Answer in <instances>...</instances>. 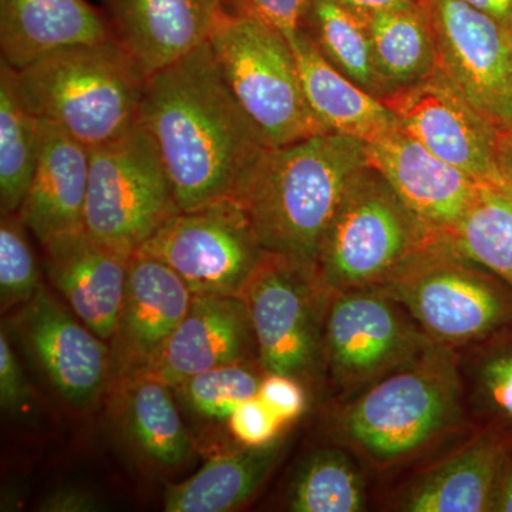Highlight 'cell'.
<instances>
[{
  "label": "cell",
  "mask_w": 512,
  "mask_h": 512,
  "mask_svg": "<svg viewBox=\"0 0 512 512\" xmlns=\"http://www.w3.org/2000/svg\"><path fill=\"white\" fill-rule=\"evenodd\" d=\"M140 123L160 151L181 210L232 197L269 147L208 42L148 76Z\"/></svg>",
  "instance_id": "obj_1"
},
{
  "label": "cell",
  "mask_w": 512,
  "mask_h": 512,
  "mask_svg": "<svg viewBox=\"0 0 512 512\" xmlns=\"http://www.w3.org/2000/svg\"><path fill=\"white\" fill-rule=\"evenodd\" d=\"M367 164L365 141L320 133L266 148L231 198L247 212L265 252L315 276L320 244L343 192Z\"/></svg>",
  "instance_id": "obj_2"
},
{
  "label": "cell",
  "mask_w": 512,
  "mask_h": 512,
  "mask_svg": "<svg viewBox=\"0 0 512 512\" xmlns=\"http://www.w3.org/2000/svg\"><path fill=\"white\" fill-rule=\"evenodd\" d=\"M18 79L35 116L93 148L123 136L140 121L148 74L111 39L49 53L19 69Z\"/></svg>",
  "instance_id": "obj_3"
},
{
  "label": "cell",
  "mask_w": 512,
  "mask_h": 512,
  "mask_svg": "<svg viewBox=\"0 0 512 512\" xmlns=\"http://www.w3.org/2000/svg\"><path fill=\"white\" fill-rule=\"evenodd\" d=\"M444 237L367 164L350 178L326 229L315 264L316 282L330 296L377 291Z\"/></svg>",
  "instance_id": "obj_4"
},
{
  "label": "cell",
  "mask_w": 512,
  "mask_h": 512,
  "mask_svg": "<svg viewBox=\"0 0 512 512\" xmlns=\"http://www.w3.org/2000/svg\"><path fill=\"white\" fill-rule=\"evenodd\" d=\"M460 412V379L450 353L434 346L384 375L348 407L340 429L379 466L412 456L451 427Z\"/></svg>",
  "instance_id": "obj_5"
},
{
  "label": "cell",
  "mask_w": 512,
  "mask_h": 512,
  "mask_svg": "<svg viewBox=\"0 0 512 512\" xmlns=\"http://www.w3.org/2000/svg\"><path fill=\"white\" fill-rule=\"evenodd\" d=\"M207 42L229 90L269 147L326 133L306 101L295 53L282 33L220 10Z\"/></svg>",
  "instance_id": "obj_6"
},
{
  "label": "cell",
  "mask_w": 512,
  "mask_h": 512,
  "mask_svg": "<svg viewBox=\"0 0 512 512\" xmlns=\"http://www.w3.org/2000/svg\"><path fill=\"white\" fill-rule=\"evenodd\" d=\"M377 291L396 299L440 346L476 345L512 325L510 286L447 235Z\"/></svg>",
  "instance_id": "obj_7"
},
{
  "label": "cell",
  "mask_w": 512,
  "mask_h": 512,
  "mask_svg": "<svg viewBox=\"0 0 512 512\" xmlns=\"http://www.w3.org/2000/svg\"><path fill=\"white\" fill-rule=\"evenodd\" d=\"M178 211L163 158L140 121L90 148L83 227L94 239L131 258Z\"/></svg>",
  "instance_id": "obj_8"
},
{
  "label": "cell",
  "mask_w": 512,
  "mask_h": 512,
  "mask_svg": "<svg viewBox=\"0 0 512 512\" xmlns=\"http://www.w3.org/2000/svg\"><path fill=\"white\" fill-rule=\"evenodd\" d=\"M136 254L170 266L194 296H244L266 252L247 212L227 197L178 211Z\"/></svg>",
  "instance_id": "obj_9"
},
{
  "label": "cell",
  "mask_w": 512,
  "mask_h": 512,
  "mask_svg": "<svg viewBox=\"0 0 512 512\" xmlns=\"http://www.w3.org/2000/svg\"><path fill=\"white\" fill-rule=\"evenodd\" d=\"M329 298L311 272L266 252L244 292L261 370L301 382L318 369Z\"/></svg>",
  "instance_id": "obj_10"
},
{
  "label": "cell",
  "mask_w": 512,
  "mask_h": 512,
  "mask_svg": "<svg viewBox=\"0 0 512 512\" xmlns=\"http://www.w3.org/2000/svg\"><path fill=\"white\" fill-rule=\"evenodd\" d=\"M436 345L386 293L363 289L335 293L330 299L323 359L343 389L375 382Z\"/></svg>",
  "instance_id": "obj_11"
},
{
  "label": "cell",
  "mask_w": 512,
  "mask_h": 512,
  "mask_svg": "<svg viewBox=\"0 0 512 512\" xmlns=\"http://www.w3.org/2000/svg\"><path fill=\"white\" fill-rule=\"evenodd\" d=\"M437 69L498 131L512 128V40L466 0H419Z\"/></svg>",
  "instance_id": "obj_12"
},
{
  "label": "cell",
  "mask_w": 512,
  "mask_h": 512,
  "mask_svg": "<svg viewBox=\"0 0 512 512\" xmlns=\"http://www.w3.org/2000/svg\"><path fill=\"white\" fill-rule=\"evenodd\" d=\"M382 101L434 156L480 183H504L495 160L497 128L439 69Z\"/></svg>",
  "instance_id": "obj_13"
},
{
  "label": "cell",
  "mask_w": 512,
  "mask_h": 512,
  "mask_svg": "<svg viewBox=\"0 0 512 512\" xmlns=\"http://www.w3.org/2000/svg\"><path fill=\"white\" fill-rule=\"evenodd\" d=\"M12 325L23 348L67 403L86 409L99 402L111 379L109 345L45 285L22 305Z\"/></svg>",
  "instance_id": "obj_14"
},
{
  "label": "cell",
  "mask_w": 512,
  "mask_h": 512,
  "mask_svg": "<svg viewBox=\"0 0 512 512\" xmlns=\"http://www.w3.org/2000/svg\"><path fill=\"white\" fill-rule=\"evenodd\" d=\"M192 293L170 266L134 254L128 264L126 293L110 339V383L144 375L187 315Z\"/></svg>",
  "instance_id": "obj_15"
},
{
  "label": "cell",
  "mask_w": 512,
  "mask_h": 512,
  "mask_svg": "<svg viewBox=\"0 0 512 512\" xmlns=\"http://www.w3.org/2000/svg\"><path fill=\"white\" fill-rule=\"evenodd\" d=\"M366 154L410 210L444 235L464 217L480 184L434 156L400 124L367 141Z\"/></svg>",
  "instance_id": "obj_16"
},
{
  "label": "cell",
  "mask_w": 512,
  "mask_h": 512,
  "mask_svg": "<svg viewBox=\"0 0 512 512\" xmlns=\"http://www.w3.org/2000/svg\"><path fill=\"white\" fill-rule=\"evenodd\" d=\"M255 359L258 346L244 296H192L187 315L141 376L173 387L214 367Z\"/></svg>",
  "instance_id": "obj_17"
},
{
  "label": "cell",
  "mask_w": 512,
  "mask_h": 512,
  "mask_svg": "<svg viewBox=\"0 0 512 512\" xmlns=\"http://www.w3.org/2000/svg\"><path fill=\"white\" fill-rule=\"evenodd\" d=\"M42 248L50 284L87 328L110 342L123 306L131 258L101 244L84 227L62 232Z\"/></svg>",
  "instance_id": "obj_18"
},
{
  "label": "cell",
  "mask_w": 512,
  "mask_h": 512,
  "mask_svg": "<svg viewBox=\"0 0 512 512\" xmlns=\"http://www.w3.org/2000/svg\"><path fill=\"white\" fill-rule=\"evenodd\" d=\"M114 37L148 76L207 42L220 0H100Z\"/></svg>",
  "instance_id": "obj_19"
},
{
  "label": "cell",
  "mask_w": 512,
  "mask_h": 512,
  "mask_svg": "<svg viewBox=\"0 0 512 512\" xmlns=\"http://www.w3.org/2000/svg\"><path fill=\"white\" fill-rule=\"evenodd\" d=\"M89 173L90 148L52 121L40 120L35 174L16 212L40 245L83 228Z\"/></svg>",
  "instance_id": "obj_20"
},
{
  "label": "cell",
  "mask_w": 512,
  "mask_h": 512,
  "mask_svg": "<svg viewBox=\"0 0 512 512\" xmlns=\"http://www.w3.org/2000/svg\"><path fill=\"white\" fill-rule=\"evenodd\" d=\"M111 39L106 13L87 0H0V52L16 70L63 47Z\"/></svg>",
  "instance_id": "obj_21"
},
{
  "label": "cell",
  "mask_w": 512,
  "mask_h": 512,
  "mask_svg": "<svg viewBox=\"0 0 512 512\" xmlns=\"http://www.w3.org/2000/svg\"><path fill=\"white\" fill-rule=\"evenodd\" d=\"M295 53L306 101L326 133L367 141L399 126L383 101L339 72L305 29L286 37Z\"/></svg>",
  "instance_id": "obj_22"
},
{
  "label": "cell",
  "mask_w": 512,
  "mask_h": 512,
  "mask_svg": "<svg viewBox=\"0 0 512 512\" xmlns=\"http://www.w3.org/2000/svg\"><path fill=\"white\" fill-rule=\"evenodd\" d=\"M508 446L490 431L421 478L404 497L410 512L491 511L495 483Z\"/></svg>",
  "instance_id": "obj_23"
},
{
  "label": "cell",
  "mask_w": 512,
  "mask_h": 512,
  "mask_svg": "<svg viewBox=\"0 0 512 512\" xmlns=\"http://www.w3.org/2000/svg\"><path fill=\"white\" fill-rule=\"evenodd\" d=\"M278 444L245 447L237 453L211 458L197 474L180 484L168 485L167 512H227L237 510L256 493L271 473Z\"/></svg>",
  "instance_id": "obj_24"
},
{
  "label": "cell",
  "mask_w": 512,
  "mask_h": 512,
  "mask_svg": "<svg viewBox=\"0 0 512 512\" xmlns=\"http://www.w3.org/2000/svg\"><path fill=\"white\" fill-rule=\"evenodd\" d=\"M117 389L123 429L138 453L160 467L184 464L194 444L175 406L173 389L148 376L127 380Z\"/></svg>",
  "instance_id": "obj_25"
},
{
  "label": "cell",
  "mask_w": 512,
  "mask_h": 512,
  "mask_svg": "<svg viewBox=\"0 0 512 512\" xmlns=\"http://www.w3.org/2000/svg\"><path fill=\"white\" fill-rule=\"evenodd\" d=\"M366 23L383 99L436 72V43L420 3L377 13L366 18Z\"/></svg>",
  "instance_id": "obj_26"
},
{
  "label": "cell",
  "mask_w": 512,
  "mask_h": 512,
  "mask_svg": "<svg viewBox=\"0 0 512 512\" xmlns=\"http://www.w3.org/2000/svg\"><path fill=\"white\" fill-rule=\"evenodd\" d=\"M40 119L20 92L18 70L0 62V211L16 214L39 157Z\"/></svg>",
  "instance_id": "obj_27"
},
{
  "label": "cell",
  "mask_w": 512,
  "mask_h": 512,
  "mask_svg": "<svg viewBox=\"0 0 512 512\" xmlns=\"http://www.w3.org/2000/svg\"><path fill=\"white\" fill-rule=\"evenodd\" d=\"M458 252L497 275L512 291V188L478 184L470 207L450 234Z\"/></svg>",
  "instance_id": "obj_28"
},
{
  "label": "cell",
  "mask_w": 512,
  "mask_h": 512,
  "mask_svg": "<svg viewBox=\"0 0 512 512\" xmlns=\"http://www.w3.org/2000/svg\"><path fill=\"white\" fill-rule=\"evenodd\" d=\"M303 29L339 72L367 93L383 99L365 18L346 8L340 0H309Z\"/></svg>",
  "instance_id": "obj_29"
},
{
  "label": "cell",
  "mask_w": 512,
  "mask_h": 512,
  "mask_svg": "<svg viewBox=\"0 0 512 512\" xmlns=\"http://www.w3.org/2000/svg\"><path fill=\"white\" fill-rule=\"evenodd\" d=\"M365 481L345 453L319 450L303 461L288 491L293 512H357L365 507Z\"/></svg>",
  "instance_id": "obj_30"
},
{
  "label": "cell",
  "mask_w": 512,
  "mask_h": 512,
  "mask_svg": "<svg viewBox=\"0 0 512 512\" xmlns=\"http://www.w3.org/2000/svg\"><path fill=\"white\" fill-rule=\"evenodd\" d=\"M473 399L488 430L512 447V325L476 343Z\"/></svg>",
  "instance_id": "obj_31"
},
{
  "label": "cell",
  "mask_w": 512,
  "mask_h": 512,
  "mask_svg": "<svg viewBox=\"0 0 512 512\" xmlns=\"http://www.w3.org/2000/svg\"><path fill=\"white\" fill-rule=\"evenodd\" d=\"M264 376L255 362L231 363L187 377L171 387L181 403L201 419L228 421L239 404L258 396Z\"/></svg>",
  "instance_id": "obj_32"
},
{
  "label": "cell",
  "mask_w": 512,
  "mask_h": 512,
  "mask_svg": "<svg viewBox=\"0 0 512 512\" xmlns=\"http://www.w3.org/2000/svg\"><path fill=\"white\" fill-rule=\"evenodd\" d=\"M26 225L18 214L2 215L0 224V301L2 309L25 305L40 288L39 268Z\"/></svg>",
  "instance_id": "obj_33"
},
{
  "label": "cell",
  "mask_w": 512,
  "mask_h": 512,
  "mask_svg": "<svg viewBox=\"0 0 512 512\" xmlns=\"http://www.w3.org/2000/svg\"><path fill=\"white\" fill-rule=\"evenodd\" d=\"M222 12L265 23L285 37L303 29L309 0H220Z\"/></svg>",
  "instance_id": "obj_34"
},
{
  "label": "cell",
  "mask_w": 512,
  "mask_h": 512,
  "mask_svg": "<svg viewBox=\"0 0 512 512\" xmlns=\"http://www.w3.org/2000/svg\"><path fill=\"white\" fill-rule=\"evenodd\" d=\"M284 424L258 396L239 404L228 420L232 436L244 447L269 446Z\"/></svg>",
  "instance_id": "obj_35"
},
{
  "label": "cell",
  "mask_w": 512,
  "mask_h": 512,
  "mask_svg": "<svg viewBox=\"0 0 512 512\" xmlns=\"http://www.w3.org/2000/svg\"><path fill=\"white\" fill-rule=\"evenodd\" d=\"M32 390L5 330L0 333V404L8 413L28 409Z\"/></svg>",
  "instance_id": "obj_36"
},
{
  "label": "cell",
  "mask_w": 512,
  "mask_h": 512,
  "mask_svg": "<svg viewBox=\"0 0 512 512\" xmlns=\"http://www.w3.org/2000/svg\"><path fill=\"white\" fill-rule=\"evenodd\" d=\"M258 397L285 424L298 419L306 406L305 390L301 382L275 373H266Z\"/></svg>",
  "instance_id": "obj_37"
},
{
  "label": "cell",
  "mask_w": 512,
  "mask_h": 512,
  "mask_svg": "<svg viewBox=\"0 0 512 512\" xmlns=\"http://www.w3.org/2000/svg\"><path fill=\"white\" fill-rule=\"evenodd\" d=\"M99 500L93 494L76 487L60 488L47 495L40 504L43 512H96L101 510Z\"/></svg>",
  "instance_id": "obj_38"
},
{
  "label": "cell",
  "mask_w": 512,
  "mask_h": 512,
  "mask_svg": "<svg viewBox=\"0 0 512 512\" xmlns=\"http://www.w3.org/2000/svg\"><path fill=\"white\" fill-rule=\"evenodd\" d=\"M491 511L512 512V447L508 448L498 473Z\"/></svg>",
  "instance_id": "obj_39"
},
{
  "label": "cell",
  "mask_w": 512,
  "mask_h": 512,
  "mask_svg": "<svg viewBox=\"0 0 512 512\" xmlns=\"http://www.w3.org/2000/svg\"><path fill=\"white\" fill-rule=\"evenodd\" d=\"M466 2L493 19L512 40V0H466Z\"/></svg>",
  "instance_id": "obj_40"
},
{
  "label": "cell",
  "mask_w": 512,
  "mask_h": 512,
  "mask_svg": "<svg viewBox=\"0 0 512 512\" xmlns=\"http://www.w3.org/2000/svg\"><path fill=\"white\" fill-rule=\"evenodd\" d=\"M340 2L366 19L377 15V13L412 8L419 3V0H340Z\"/></svg>",
  "instance_id": "obj_41"
},
{
  "label": "cell",
  "mask_w": 512,
  "mask_h": 512,
  "mask_svg": "<svg viewBox=\"0 0 512 512\" xmlns=\"http://www.w3.org/2000/svg\"><path fill=\"white\" fill-rule=\"evenodd\" d=\"M495 160L504 183L512 188V128L498 131Z\"/></svg>",
  "instance_id": "obj_42"
}]
</instances>
